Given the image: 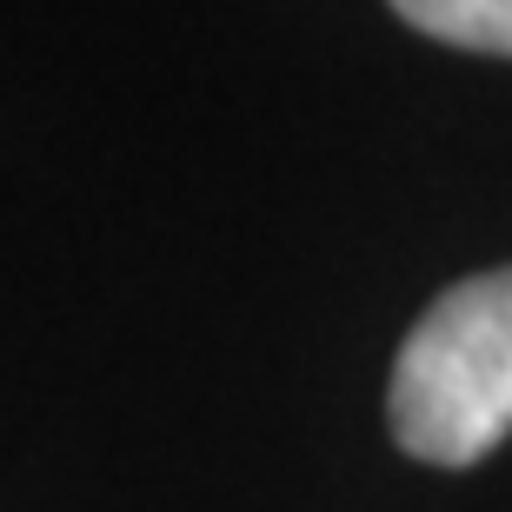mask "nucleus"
Returning a JSON list of instances; mask_svg holds the SVG:
<instances>
[{"label":"nucleus","instance_id":"obj_1","mask_svg":"<svg viewBox=\"0 0 512 512\" xmlns=\"http://www.w3.org/2000/svg\"><path fill=\"white\" fill-rule=\"evenodd\" d=\"M399 453L473 466L512 433V266L446 286L406 333L386 393Z\"/></svg>","mask_w":512,"mask_h":512},{"label":"nucleus","instance_id":"obj_2","mask_svg":"<svg viewBox=\"0 0 512 512\" xmlns=\"http://www.w3.org/2000/svg\"><path fill=\"white\" fill-rule=\"evenodd\" d=\"M399 20L446 40V47H473V54L512 60V0H406Z\"/></svg>","mask_w":512,"mask_h":512}]
</instances>
